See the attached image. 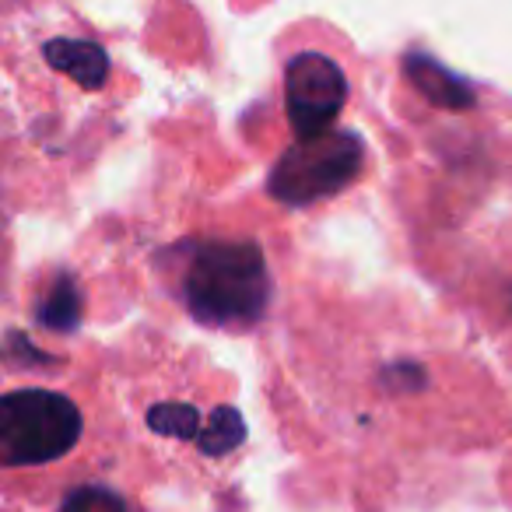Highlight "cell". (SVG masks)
<instances>
[{
    "instance_id": "obj_8",
    "label": "cell",
    "mask_w": 512,
    "mask_h": 512,
    "mask_svg": "<svg viewBox=\"0 0 512 512\" xmlns=\"http://www.w3.org/2000/svg\"><path fill=\"white\" fill-rule=\"evenodd\" d=\"M246 439V425H242V414L235 411V407H214L211 411V418H207V425L197 432V446H200V453H207V456H225V453H232L239 442Z\"/></svg>"
},
{
    "instance_id": "obj_11",
    "label": "cell",
    "mask_w": 512,
    "mask_h": 512,
    "mask_svg": "<svg viewBox=\"0 0 512 512\" xmlns=\"http://www.w3.org/2000/svg\"><path fill=\"white\" fill-rule=\"evenodd\" d=\"M0 355L8 358L11 365H46V362H50V355L36 351V344H32L25 334H18V330H11V334L4 337V348H0Z\"/></svg>"
},
{
    "instance_id": "obj_1",
    "label": "cell",
    "mask_w": 512,
    "mask_h": 512,
    "mask_svg": "<svg viewBox=\"0 0 512 512\" xmlns=\"http://www.w3.org/2000/svg\"><path fill=\"white\" fill-rule=\"evenodd\" d=\"M186 309L207 327L246 330L271 302V274L253 242H207L183 278Z\"/></svg>"
},
{
    "instance_id": "obj_5",
    "label": "cell",
    "mask_w": 512,
    "mask_h": 512,
    "mask_svg": "<svg viewBox=\"0 0 512 512\" xmlns=\"http://www.w3.org/2000/svg\"><path fill=\"white\" fill-rule=\"evenodd\" d=\"M404 74L432 106L449 109V113H460V109H470L477 102L474 88H470L460 74H453L449 67H442L439 60L425 57V53H407Z\"/></svg>"
},
{
    "instance_id": "obj_2",
    "label": "cell",
    "mask_w": 512,
    "mask_h": 512,
    "mask_svg": "<svg viewBox=\"0 0 512 512\" xmlns=\"http://www.w3.org/2000/svg\"><path fill=\"white\" fill-rule=\"evenodd\" d=\"M81 439V411L53 390H15L0 397V467H43Z\"/></svg>"
},
{
    "instance_id": "obj_6",
    "label": "cell",
    "mask_w": 512,
    "mask_h": 512,
    "mask_svg": "<svg viewBox=\"0 0 512 512\" xmlns=\"http://www.w3.org/2000/svg\"><path fill=\"white\" fill-rule=\"evenodd\" d=\"M43 57L53 71L67 74L85 92H99L109 78L106 50L99 43H92V39H50L43 46Z\"/></svg>"
},
{
    "instance_id": "obj_3",
    "label": "cell",
    "mask_w": 512,
    "mask_h": 512,
    "mask_svg": "<svg viewBox=\"0 0 512 512\" xmlns=\"http://www.w3.org/2000/svg\"><path fill=\"white\" fill-rule=\"evenodd\" d=\"M365 148L348 130H327L309 141H295L271 169L267 190L288 207H309L334 197L362 172Z\"/></svg>"
},
{
    "instance_id": "obj_7",
    "label": "cell",
    "mask_w": 512,
    "mask_h": 512,
    "mask_svg": "<svg viewBox=\"0 0 512 512\" xmlns=\"http://www.w3.org/2000/svg\"><path fill=\"white\" fill-rule=\"evenodd\" d=\"M39 323L46 330H57V334H71L81 323V288L74 285L71 274H60L46 292V299L39 302Z\"/></svg>"
},
{
    "instance_id": "obj_10",
    "label": "cell",
    "mask_w": 512,
    "mask_h": 512,
    "mask_svg": "<svg viewBox=\"0 0 512 512\" xmlns=\"http://www.w3.org/2000/svg\"><path fill=\"white\" fill-rule=\"evenodd\" d=\"M64 512H127V502L116 491L85 484V488H74L64 498Z\"/></svg>"
},
{
    "instance_id": "obj_4",
    "label": "cell",
    "mask_w": 512,
    "mask_h": 512,
    "mask_svg": "<svg viewBox=\"0 0 512 512\" xmlns=\"http://www.w3.org/2000/svg\"><path fill=\"white\" fill-rule=\"evenodd\" d=\"M348 102V78L327 53H295L285 67V109L292 134L309 141L327 134Z\"/></svg>"
},
{
    "instance_id": "obj_9",
    "label": "cell",
    "mask_w": 512,
    "mask_h": 512,
    "mask_svg": "<svg viewBox=\"0 0 512 512\" xmlns=\"http://www.w3.org/2000/svg\"><path fill=\"white\" fill-rule=\"evenodd\" d=\"M148 428L158 435H169V439H197L200 432V414L193 404H176V400H165L148 411Z\"/></svg>"
}]
</instances>
